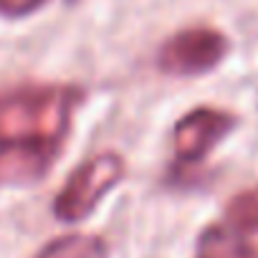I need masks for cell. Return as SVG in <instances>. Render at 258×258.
Here are the masks:
<instances>
[{
  "label": "cell",
  "mask_w": 258,
  "mask_h": 258,
  "mask_svg": "<svg viewBox=\"0 0 258 258\" xmlns=\"http://www.w3.org/2000/svg\"><path fill=\"white\" fill-rule=\"evenodd\" d=\"M79 99L74 86H26L0 96V140L61 145Z\"/></svg>",
  "instance_id": "6da1fadb"
},
{
  "label": "cell",
  "mask_w": 258,
  "mask_h": 258,
  "mask_svg": "<svg viewBox=\"0 0 258 258\" xmlns=\"http://www.w3.org/2000/svg\"><path fill=\"white\" fill-rule=\"evenodd\" d=\"M124 177V160L114 152H101L84 162L58 192L53 213L63 223H79L99 205V200Z\"/></svg>",
  "instance_id": "7a4b0ae2"
},
{
  "label": "cell",
  "mask_w": 258,
  "mask_h": 258,
  "mask_svg": "<svg viewBox=\"0 0 258 258\" xmlns=\"http://www.w3.org/2000/svg\"><path fill=\"white\" fill-rule=\"evenodd\" d=\"M228 53V38L213 28L175 33L160 51V69L170 76H200L213 71Z\"/></svg>",
  "instance_id": "3957f363"
},
{
  "label": "cell",
  "mask_w": 258,
  "mask_h": 258,
  "mask_svg": "<svg viewBox=\"0 0 258 258\" xmlns=\"http://www.w3.org/2000/svg\"><path fill=\"white\" fill-rule=\"evenodd\" d=\"M233 126H235V119L228 111L210 109V106L192 109L175 126V152L182 162H198Z\"/></svg>",
  "instance_id": "277c9868"
},
{
  "label": "cell",
  "mask_w": 258,
  "mask_h": 258,
  "mask_svg": "<svg viewBox=\"0 0 258 258\" xmlns=\"http://www.w3.org/2000/svg\"><path fill=\"white\" fill-rule=\"evenodd\" d=\"M58 155V145L38 140H0V185H31L41 180Z\"/></svg>",
  "instance_id": "5b68a950"
},
{
  "label": "cell",
  "mask_w": 258,
  "mask_h": 258,
  "mask_svg": "<svg viewBox=\"0 0 258 258\" xmlns=\"http://www.w3.org/2000/svg\"><path fill=\"white\" fill-rule=\"evenodd\" d=\"M195 258H258V248L225 225H213L200 235Z\"/></svg>",
  "instance_id": "8992f818"
},
{
  "label": "cell",
  "mask_w": 258,
  "mask_h": 258,
  "mask_svg": "<svg viewBox=\"0 0 258 258\" xmlns=\"http://www.w3.org/2000/svg\"><path fill=\"white\" fill-rule=\"evenodd\" d=\"M109 248L99 235L71 233L51 240L36 258H106Z\"/></svg>",
  "instance_id": "52a82bcc"
},
{
  "label": "cell",
  "mask_w": 258,
  "mask_h": 258,
  "mask_svg": "<svg viewBox=\"0 0 258 258\" xmlns=\"http://www.w3.org/2000/svg\"><path fill=\"white\" fill-rule=\"evenodd\" d=\"M225 228L238 235L258 233V185L238 192L225 208Z\"/></svg>",
  "instance_id": "ba28073f"
},
{
  "label": "cell",
  "mask_w": 258,
  "mask_h": 258,
  "mask_svg": "<svg viewBox=\"0 0 258 258\" xmlns=\"http://www.w3.org/2000/svg\"><path fill=\"white\" fill-rule=\"evenodd\" d=\"M46 3L48 0H0V16L21 18V16H28V13L38 11Z\"/></svg>",
  "instance_id": "9c48e42d"
},
{
  "label": "cell",
  "mask_w": 258,
  "mask_h": 258,
  "mask_svg": "<svg viewBox=\"0 0 258 258\" xmlns=\"http://www.w3.org/2000/svg\"><path fill=\"white\" fill-rule=\"evenodd\" d=\"M69 3H76V0H69Z\"/></svg>",
  "instance_id": "30bf717a"
}]
</instances>
